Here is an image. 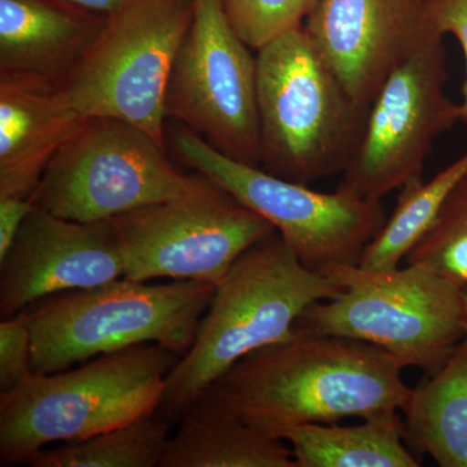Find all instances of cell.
<instances>
[{"label": "cell", "mask_w": 467, "mask_h": 467, "mask_svg": "<svg viewBox=\"0 0 467 467\" xmlns=\"http://www.w3.org/2000/svg\"><path fill=\"white\" fill-rule=\"evenodd\" d=\"M463 297H465L466 308H467V292H463Z\"/></svg>", "instance_id": "obj_28"}, {"label": "cell", "mask_w": 467, "mask_h": 467, "mask_svg": "<svg viewBox=\"0 0 467 467\" xmlns=\"http://www.w3.org/2000/svg\"><path fill=\"white\" fill-rule=\"evenodd\" d=\"M178 420L160 467H296L285 441L257 431L205 393Z\"/></svg>", "instance_id": "obj_17"}, {"label": "cell", "mask_w": 467, "mask_h": 467, "mask_svg": "<svg viewBox=\"0 0 467 467\" xmlns=\"http://www.w3.org/2000/svg\"><path fill=\"white\" fill-rule=\"evenodd\" d=\"M32 373V334L24 310L0 322V393L14 389Z\"/></svg>", "instance_id": "obj_24"}, {"label": "cell", "mask_w": 467, "mask_h": 467, "mask_svg": "<svg viewBox=\"0 0 467 467\" xmlns=\"http://www.w3.org/2000/svg\"><path fill=\"white\" fill-rule=\"evenodd\" d=\"M124 275V247L112 220L79 223L36 207L0 260V316Z\"/></svg>", "instance_id": "obj_13"}, {"label": "cell", "mask_w": 467, "mask_h": 467, "mask_svg": "<svg viewBox=\"0 0 467 467\" xmlns=\"http://www.w3.org/2000/svg\"><path fill=\"white\" fill-rule=\"evenodd\" d=\"M214 290L202 282L150 285L119 278L46 297L26 310L33 371L57 373L140 344L183 356Z\"/></svg>", "instance_id": "obj_5"}, {"label": "cell", "mask_w": 467, "mask_h": 467, "mask_svg": "<svg viewBox=\"0 0 467 467\" xmlns=\"http://www.w3.org/2000/svg\"><path fill=\"white\" fill-rule=\"evenodd\" d=\"M171 420L159 411L82 441L45 448L27 460L32 467H155L169 438Z\"/></svg>", "instance_id": "obj_21"}, {"label": "cell", "mask_w": 467, "mask_h": 467, "mask_svg": "<svg viewBox=\"0 0 467 467\" xmlns=\"http://www.w3.org/2000/svg\"><path fill=\"white\" fill-rule=\"evenodd\" d=\"M442 38L438 30L430 33L387 77L368 107L364 133L343 171L340 189L382 201L423 180L432 143L461 122L460 104L445 92Z\"/></svg>", "instance_id": "obj_11"}, {"label": "cell", "mask_w": 467, "mask_h": 467, "mask_svg": "<svg viewBox=\"0 0 467 467\" xmlns=\"http://www.w3.org/2000/svg\"><path fill=\"white\" fill-rule=\"evenodd\" d=\"M61 5L97 15V16H109L117 11L126 0H55Z\"/></svg>", "instance_id": "obj_27"}, {"label": "cell", "mask_w": 467, "mask_h": 467, "mask_svg": "<svg viewBox=\"0 0 467 467\" xmlns=\"http://www.w3.org/2000/svg\"><path fill=\"white\" fill-rule=\"evenodd\" d=\"M235 32L252 50L303 26L316 0H221Z\"/></svg>", "instance_id": "obj_23"}, {"label": "cell", "mask_w": 467, "mask_h": 467, "mask_svg": "<svg viewBox=\"0 0 467 467\" xmlns=\"http://www.w3.org/2000/svg\"><path fill=\"white\" fill-rule=\"evenodd\" d=\"M343 291L301 313L295 331L349 337L379 347L402 368L435 373L467 334V308L457 285L420 265L321 270Z\"/></svg>", "instance_id": "obj_6"}, {"label": "cell", "mask_w": 467, "mask_h": 467, "mask_svg": "<svg viewBox=\"0 0 467 467\" xmlns=\"http://www.w3.org/2000/svg\"><path fill=\"white\" fill-rule=\"evenodd\" d=\"M32 198L5 196L0 198V260L7 256L21 226L34 211Z\"/></svg>", "instance_id": "obj_26"}, {"label": "cell", "mask_w": 467, "mask_h": 467, "mask_svg": "<svg viewBox=\"0 0 467 467\" xmlns=\"http://www.w3.org/2000/svg\"><path fill=\"white\" fill-rule=\"evenodd\" d=\"M386 350L349 337L299 333L244 356L205 395L270 438L306 423L404 410L411 389Z\"/></svg>", "instance_id": "obj_1"}, {"label": "cell", "mask_w": 467, "mask_h": 467, "mask_svg": "<svg viewBox=\"0 0 467 467\" xmlns=\"http://www.w3.org/2000/svg\"><path fill=\"white\" fill-rule=\"evenodd\" d=\"M256 81L260 168L303 184L343 174L368 109L350 99L304 24L257 50Z\"/></svg>", "instance_id": "obj_4"}, {"label": "cell", "mask_w": 467, "mask_h": 467, "mask_svg": "<svg viewBox=\"0 0 467 467\" xmlns=\"http://www.w3.org/2000/svg\"><path fill=\"white\" fill-rule=\"evenodd\" d=\"M467 174V152L431 180L402 187L391 216L364 252L358 265L395 269L432 225L451 190Z\"/></svg>", "instance_id": "obj_20"}, {"label": "cell", "mask_w": 467, "mask_h": 467, "mask_svg": "<svg viewBox=\"0 0 467 467\" xmlns=\"http://www.w3.org/2000/svg\"><path fill=\"white\" fill-rule=\"evenodd\" d=\"M304 26L350 99L367 109L393 67L436 30L427 0H316Z\"/></svg>", "instance_id": "obj_14"}, {"label": "cell", "mask_w": 467, "mask_h": 467, "mask_svg": "<svg viewBox=\"0 0 467 467\" xmlns=\"http://www.w3.org/2000/svg\"><path fill=\"white\" fill-rule=\"evenodd\" d=\"M171 140L183 164L265 218L309 269L358 265L362 252L386 223L382 201L340 187L331 193L316 192L308 184L276 177L227 158L186 126L174 129Z\"/></svg>", "instance_id": "obj_9"}, {"label": "cell", "mask_w": 467, "mask_h": 467, "mask_svg": "<svg viewBox=\"0 0 467 467\" xmlns=\"http://www.w3.org/2000/svg\"><path fill=\"white\" fill-rule=\"evenodd\" d=\"M405 264L429 267L467 292V174L451 190Z\"/></svg>", "instance_id": "obj_22"}, {"label": "cell", "mask_w": 467, "mask_h": 467, "mask_svg": "<svg viewBox=\"0 0 467 467\" xmlns=\"http://www.w3.org/2000/svg\"><path fill=\"white\" fill-rule=\"evenodd\" d=\"M296 467H418L404 445L400 414L364 420L361 425L306 423L288 430Z\"/></svg>", "instance_id": "obj_19"}, {"label": "cell", "mask_w": 467, "mask_h": 467, "mask_svg": "<svg viewBox=\"0 0 467 467\" xmlns=\"http://www.w3.org/2000/svg\"><path fill=\"white\" fill-rule=\"evenodd\" d=\"M193 0H126L64 82L77 110L137 126L165 149V97Z\"/></svg>", "instance_id": "obj_7"}, {"label": "cell", "mask_w": 467, "mask_h": 467, "mask_svg": "<svg viewBox=\"0 0 467 467\" xmlns=\"http://www.w3.org/2000/svg\"><path fill=\"white\" fill-rule=\"evenodd\" d=\"M404 441L441 467H467V334L451 358L411 389Z\"/></svg>", "instance_id": "obj_18"}, {"label": "cell", "mask_w": 467, "mask_h": 467, "mask_svg": "<svg viewBox=\"0 0 467 467\" xmlns=\"http://www.w3.org/2000/svg\"><path fill=\"white\" fill-rule=\"evenodd\" d=\"M181 356L140 344L88 359L82 367L30 374L0 393V462L26 465L55 442L90 438L156 413Z\"/></svg>", "instance_id": "obj_3"}, {"label": "cell", "mask_w": 467, "mask_h": 467, "mask_svg": "<svg viewBox=\"0 0 467 467\" xmlns=\"http://www.w3.org/2000/svg\"><path fill=\"white\" fill-rule=\"evenodd\" d=\"M221 0H193L169 76L165 113L227 158L260 167L256 57Z\"/></svg>", "instance_id": "obj_12"}, {"label": "cell", "mask_w": 467, "mask_h": 467, "mask_svg": "<svg viewBox=\"0 0 467 467\" xmlns=\"http://www.w3.org/2000/svg\"><path fill=\"white\" fill-rule=\"evenodd\" d=\"M112 221L124 247V278L137 282L171 278L216 285L245 251L275 232L204 175L180 198Z\"/></svg>", "instance_id": "obj_10"}, {"label": "cell", "mask_w": 467, "mask_h": 467, "mask_svg": "<svg viewBox=\"0 0 467 467\" xmlns=\"http://www.w3.org/2000/svg\"><path fill=\"white\" fill-rule=\"evenodd\" d=\"M85 119L63 84L0 73V198H32L51 160Z\"/></svg>", "instance_id": "obj_15"}, {"label": "cell", "mask_w": 467, "mask_h": 467, "mask_svg": "<svg viewBox=\"0 0 467 467\" xmlns=\"http://www.w3.org/2000/svg\"><path fill=\"white\" fill-rule=\"evenodd\" d=\"M430 18L441 36L451 34L459 41L466 60V78L460 103L461 122L467 126V0H427Z\"/></svg>", "instance_id": "obj_25"}, {"label": "cell", "mask_w": 467, "mask_h": 467, "mask_svg": "<svg viewBox=\"0 0 467 467\" xmlns=\"http://www.w3.org/2000/svg\"><path fill=\"white\" fill-rule=\"evenodd\" d=\"M202 181L175 167L137 126L88 117L51 160L32 201L54 216L92 223L180 198Z\"/></svg>", "instance_id": "obj_8"}, {"label": "cell", "mask_w": 467, "mask_h": 467, "mask_svg": "<svg viewBox=\"0 0 467 467\" xmlns=\"http://www.w3.org/2000/svg\"><path fill=\"white\" fill-rule=\"evenodd\" d=\"M342 291L304 265L278 233L252 245L216 285L192 346L169 373L159 413L180 417L235 362L290 339L304 310Z\"/></svg>", "instance_id": "obj_2"}, {"label": "cell", "mask_w": 467, "mask_h": 467, "mask_svg": "<svg viewBox=\"0 0 467 467\" xmlns=\"http://www.w3.org/2000/svg\"><path fill=\"white\" fill-rule=\"evenodd\" d=\"M106 20L55 0H0V73L64 85Z\"/></svg>", "instance_id": "obj_16"}]
</instances>
